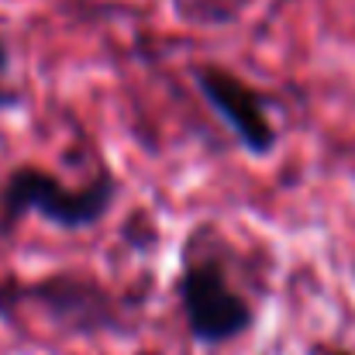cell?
Returning a JSON list of instances; mask_svg holds the SVG:
<instances>
[{"mask_svg":"<svg viewBox=\"0 0 355 355\" xmlns=\"http://www.w3.org/2000/svg\"><path fill=\"white\" fill-rule=\"evenodd\" d=\"M190 80L204 97V104L218 114V121L232 131V138L252 159H266L279 148V128L272 121L269 97L255 83H248L241 73L218 62L193 66Z\"/></svg>","mask_w":355,"mask_h":355,"instance_id":"277c9868","label":"cell"},{"mask_svg":"<svg viewBox=\"0 0 355 355\" xmlns=\"http://www.w3.org/2000/svg\"><path fill=\"white\" fill-rule=\"evenodd\" d=\"M118 200V180L101 173L83 187H69L45 166L21 162L0 183V232H14L24 218H38L59 232L97 228Z\"/></svg>","mask_w":355,"mask_h":355,"instance_id":"7a4b0ae2","label":"cell"},{"mask_svg":"<svg viewBox=\"0 0 355 355\" xmlns=\"http://www.w3.org/2000/svg\"><path fill=\"white\" fill-rule=\"evenodd\" d=\"M10 69V49H7V42L0 38V76Z\"/></svg>","mask_w":355,"mask_h":355,"instance_id":"52a82bcc","label":"cell"},{"mask_svg":"<svg viewBox=\"0 0 355 355\" xmlns=\"http://www.w3.org/2000/svg\"><path fill=\"white\" fill-rule=\"evenodd\" d=\"M17 307L35 311L42 321H49V328L69 338L118 335L124 324L118 293H111L101 279L76 269H55L28 283L0 279V318H7Z\"/></svg>","mask_w":355,"mask_h":355,"instance_id":"3957f363","label":"cell"},{"mask_svg":"<svg viewBox=\"0 0 355 355\" xmlns=\"http://www.w3.org/2000/svg\"><path fill=\"white\" fill-rule=\"evenodd\" d=\"M187 335L200 349H225L255 328V304L235 283L225 241L211 225H197L180 252V272L173 283Z\"/></svg>","mask_w":355,"mask_h":355,"instance_id":"6da1fadb","label":"cell"},{"mask_svg":"<svg viewBox=\"0 0 355 355\" xmlns=\"http://www.w3.org/2000/svg\"><path fill=\"white\" fill-rule=\"evenodd\" d=\"M311 355H355V352L342 349V345H314V349H311Z\"/></svg>","mask_w":355,"mask_h":355,"instance_id":"8992f818","label":"cell"},{"mask_svg":"<svg viewBox=\"0 0 355 355\" xmlns=\"http://www.w3.org/2000/svg\"><path fill=\"white\" fill-rule=\"evenodd\" d=\"M17 104H21V94H17V90H10V87H0V114L14 111Z\"/></svg>","mask_w":355,"mask_h":355,"instance_id":"5b68a950","label":"cell"}]
</instances>
